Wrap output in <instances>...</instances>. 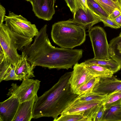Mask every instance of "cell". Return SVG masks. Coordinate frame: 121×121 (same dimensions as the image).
Returning <instances> with one entry per match:
<instances>
[{"label": "cell", "mask_w": 121, "mask_h": 121, "mask_svg": "<svg viewBox=\"0 0 121 121\" xmlns=\"http://www.w3.org/2000/svg\"><path fill=\"white\" fill-rule=\"evenodd\" d=\"M88 8L94 14L101 15L109 17V15L95 0H87Z\"/></svg>", "instance_id": "cell-23"}, {"label": "cell", "mask_w": 121, "mask_h": 121, "mask_svg": "<svg viewBox=\"0 0 121 121\" xmlns=\"http://www.w3.org/2000/svg\"><path fill=\"white\" fill-rule=\"evenodd\" d=\"M73 15L72 21L85 29H88L95 24L101 22L88 8L87 12L82 9L77 8Z\"/></svg>", "instance_id": "cell-12"}, {"label": "cell", "mask_w": 121, "mask_h": 121, "mask_svg": "<svg viewBox=\"0 0 121 121\" xmlns=\"http://www.w3.org/2000/svg\"><path fill=\"white\" fill-rule=\"evenodd\" d=\"M119 1L121 5V0H119Z\"/></svg>", "instance_id": "cell-34"}, {"label": "cell", "mask_w": 121, "mask_h": 121, "mask_svg": "<svg viewBox=\"0 0 121 121\" xmlns=\"http://www.w3.org/2000/svg\"><path fill=\"white\" fill-rule=\"evenodd\" d=\"M100 79V78L98 77L92 78L78 88L75 91L74 93L78 95H80L92 91Z\"/></svg>", "instance_id": "cell-20"}, {"label": "cell", "mask_w": 121, "mask_h": 121, "mask_svg": "<svg viewBox=\"0 0 121 121\" xmlns=\"http://www.w3.org/2000/svg\"><path fill=\"white\" fill-rule=\"evenodd\" d=\"M119 36H120V38L121 39V32L120 33V34H119Z\"/></svg>", "instance_id": "cell-32"}, {"label": "cell", "mask_w": 121, "mask_h": 121, "mask_svg": "<svg viewBox=\"0 0 121 121\" xmlns=\"http://www.w3.org/2000/svg\"><path fill=\"white\" fill-rule=\"evenodd\" d=\"M94 77L85 66L83 62L75 64L73 66L69 80L71 88L74 93L80 86Z\"/></svg>", "instance_id": "cell-9"}, {"label": "cell", "mask_w": 121, "mask_h": 121, "mask_svg": "<svg viewBox=\"0 0 121 121\" xmlns=\"http://www.w3.org/2000/svg\"><path fill=\"white\" fill-rule=\"evenodd\" d=\"M40 82L39 80L29 78L23 80L20 85L13 83L7 96H14L18 99L20 103L30 100L37 95Z\"/></svg>", "instance_id": "cell-6"}, {"label": "cell", "mask_w": 121, "mask_h": 121, "mask_svg": "<svg viewBox=\"0 0 121 121\" xmlns=\"http://www.w3.org/2000/svg\"><path fill=\"white\" fill-rule=\"evenodd\" d=\"M92 91L106 96L115 92H121V80L113 75L110 77L100 78Z\"/></svg>", "instance_id": "cell-10"}, {"label": "cell", "mask_w": 121, "mask_h": 121, "mask_svg": "<svg viewBox=\"0 0 121 121\" xmlns=\"http://www.w3.org/2000/svg\"><path fill=\"white\" fill-rule=\"evenodd\" d=\"M90 38L94 54V59L108 60L111 58L109 46L104 29L99 26H95L88 29Z\"/></svg>", "instance_id": "cell-4"}, {"label": "cell", "mask_w": 121, "mask_h": 121, "mask_svg": "<svg viewBox=\"0 0 121 121\" xmlns=\"http://www.w3.org/2000/svg\"><path fill=\"white\" fill-rule=\"evenodd\" d=\"M105 111L104 106L102 104L94 118L93 121H102Z\"/></svg>", "instance_id": "cell-26"}, {"label": "cell", "mask_w": 121, "mask_h": 121, "mask_svg": "<svg viewBox=\"0 0 121 121\" xmlns=\"http://www.w3.org/2000/svg\"><path fill=\"white\" fill-rule=\"evenodd\" d=\"M33 39L14 32L3 23L0 25V45L4 53L6 59L15 66L21 55L17 50L22 51L30 44Z\"/></svg>", "instance_id": "cell-3"}, {"label": "cell", "mask_w": 121, "mask_h": 121, "mask_svg": "<svg viewBox=\"0 0 121 121\" xmlns=\"http://www.w3.org/2000/svg\"><path fill=\"white\" fill-rule=\"evenodd\" d=\"M53 121H88L83 116L78 114L60 115Z\"/></svg>", "instance_id": "cell-24"}, {"label": "cell", "mask_w": 121, "mask_h": 121, "mask_svg": "<svg viewBox=\"0 0 121 121\" xmlns=\"http://www.w3.org/2000/svg\"><path fill=\"white\" fill-rule=\"evenodd\" d=\"M38 97L37 95L30 100L20 103L13 121H30L33 118V109Z\"/></svg>", "instance_id": "cell-14"}, {"label": "cell", "mask_w": 121, "mask_h": 121, "mask_svg": "<svg viewBox=\"0 0 121 121\" xmlns=\"http://www.w3.org/2000/svg\"><path fill=\"white\" fill-rule=\"evenodd\" d=\"M103 100L78 102L72 101L60 115L78 114L82 115L88 121L93 119L102 104Z\"/></svg>", "instance_id": "cell-7"}, {"label": "cell", "mask_w": 121, "mask_h": 121, "mask_svg": "<svg viewBox=\"0 0 121 121\" xmlns=\"http://www.w3.org/2000/svg\"><path fill=\"white\" fill-rule=\"evenodd\" d=\"M106 96V95L99 94L92 91L80 95H78L74 99V100L78 102L103 100Z\"/></svg>", "instance_id": "cell-22"}, {"label": "cell", "mask_w": 121, "mask_h": 121, "mask_svg": "<svg viewBox=\"0 0 121 121\" xmlns=\"http://www.w3.org/2000/svg\"><path fill=\"white\" fill-rule=\"evenodd\" d=\"M83 62L85 64L99 65L110 70L114 74L119 70L121 68V65L111 58L108 60L97 59L93 58L88 59Z\"/></svg>", "instance_id": "cell-16"}, {"label": "cell", "mask_w": 121, "mask_h": 121, "mask_svg": "<svg viewBox=\"0 0 121 121\" xmlns=\"http://www.w3.org/2000/svg\"><path fill=\"white\" fill-rule=\"evenodd\" d=\"M26 0L27 1H30V0Z\"/></svg>", "instance_id": "cell-35"}, {"label": "cell", "mask_w": 121, "mask_h": 121, "mask_svg": "<svg viewBox=\"0 0 121 121\" xmlns=\"http://www.w3.org/2000/svg\"><path fill=\"white\" fill-rule=\"evenodd\" d=\"M109 15L116 9L121 11V5L119 1L115 2L112 0H95Z\"/></svg>", "instance_id": "cell-21"}, {"label": "cell", "mask_w": 121, "mask_h": 121, "mask_svg": "<svg viewBox=\"0 0 121 121\" xmlns=\"http://www.w3.org/2000/svg\"><path fill=\"white\" fill-rule=\"evenodd\" d=\"M114 20L120 26H121V14L116 18Z\"/></svg>", "instance_id": "cell-31"}, {"label": "cell", "mask_w": 121, "mask_h": 121, "mask_svg": "<svg viewBox=\"0 0 121 121\" xmlns=\"http://www.w3.org/2000/svg\"><path fill=\"white\" fill-rule=\"evenodd\" d=\"M86 29L73 22L72 19L55 23L52 26L51 37L60 48L73 49L83 44L86 39Z\"/></svg>", "instance_id": "cell-2"}, {"label": "cell", "mask_w": 121, "mask_h": 121, "mask_svg": "<svg viewBox=\"0 0 121 121\" xmlns=\"http://www.w3.org/2000/svg\"><path fill=\"white\" fill-rule=\"evenodd\" d=\"M121 14V11L117 9H116L109 16V18L111 20H114L117 17Z\"/></svg>", "instance_id": "cell-29"}, {"label": "cell", "mask_w": 121, "mask_h": 121, "mask_svg": "<svg viewBox=\"0 0 121 121\" xmlns=\"http://www.w3.org/2000/svg\"><path fill=\"white\" fill-rule=\"evenodd\" d=\"M90 74L94 77L100 78L110 77L113 75L112 71L105 68L95 64H87L83 62Z\"/></svg>", "instance_id": "cell-17"}, {"label": "cell", "mask_w": 121, "mask_h": 121, "mask_svg": "<svg viewBox=\"0 0 121 121\" xmlns=\"http://www.w3.org/2000/svg\"><path fill=\"white\" fill-rule=\"evenodd\" d=\"M6 25L16 33L24 36L33 38L39 33L35 24H32L21 15H18L9 11L8 16H5Z\"/></svg>", "instance_id": "cell-5"}, {"label": "cell", "mask_w": 121, "mask_h": 121, "mask_svg": "<svg viewBox=\"0 0 121 121\" xmlns=\"http://www.w3.org/2000/svg\"><path fill=\"white\" fill-rule=\"evenodd\" d=\"M76 9L81 8L87 12L88 8L87 0H75Z\"/></svg>", "instance_id": "cell-27"}, {"label": "cell", "mask_w": 121, "mask_h": 121, "mask_svg": "<svg viewBox=\"0 0 121 121\" xmlns=\"http://www.w3.org/2000/svg\"><path fill=\"white\" fill-rule=\"evenodd\" d=\"M94 14L99 19L101 22H102L103 23L104 27H109L116 29L119 28L121 27L114 20H111L109 17L101 15Z\"/></svg>", "instance_id": "cell-25"}, {"label": "cell", "mask_w": 121, "mask_h": 121, "mask_svg": "<svg viewBox=\"0 0 121 121\" xmlns=\"http://www.w3.org/2000/svg\"><path fill=\"white\" fill-rule=\"evenodd\" d=\"M120 104H121V91L115 92L106 96L102 103L105 110L109 109L113 106Z\"/></svg>", "instance_id": "cell-19"}, {"label": "cell", "mask_w": 121, "mask_h": 121, "mask_svg": "<svg viewBox=\"0 0 121 121\" xmlns=\"http://www.w3.org/2000/svg\"><path fill=\"white\" fill-rule=\"evenodd\" d=\"M6 13L5 8L1 4H0V25L4 21V17Z\"/></svg>", "instance_id": "cell-30"}, {"label": "cell", "mask_w": 121, "mask_h": 121, "mask_svg": "<svg viewBox=\"0 0 121 121\" xmlns=\"http://www.w3.org/2000/svg\"><path fill=\"white\" fill-rule=\"evenodd\" d=\"M72 71L66 72L42 95L38 97L33 109V118L43 117L56 119L78 95L72 89L69 80Z\"/></svg>", "instance_id": "cell-1"}, {"label": "cell", "mask_w": 121, "mask_h": 121, "mask_svg": "<svg viewBox=\"0 0 121 121\" xmlns=\"http://www.w3.org/2000/svg\"><path fill=\"white\" fill-rule=\"evenodd\" d=\"M65 1L70 11L73 14L76 10L75 0H65Z\"/></svg>", "instance_id": "cell-28"}, {"label": "cell", "mask_w": 121, "mask_h": 121, "mask_svg": "<svg viewBox=\"0 0 121 121\" xmlns=\"http://www.w3.org/2000/svg\"><path fill=\"white\" fill-rule=\"evenodd\" d=\"M35 67L28 61L25 54L22 52L21 56L15 66V71L20 81H22L35 77L33 71Z\"/></svg>", "instance_id": "cell-13"}, {"label": "cell", "mask_w": 121, "mask_h": 121, "mask_svg": "<svg viewBox=\"0 0 121 121\" xmlns=\"http://www.w3.org/2000/svg\"><path fill=\"white\" fill-rule=\"evenodd\" d=\"M20 102L16 97L11 96L0 103V121H13Z\"/></svg>", "instance_id": "cell-11"}, {"label": "cell", "mask_w": 121, "mask_h": 121, "mask_svg": "<svg viewBox=\"0 0 121 121\" xmlns=\"http://www.w3.org/2000/svg\"><path fill=\"white\" fill-rule=\"evenodd\" d=\"M121 121V104L105 110L102 121Z\"/></svg>", "instance_id": "cell-18"}, {"label": "cell", "mask_w": 121, "mask_h": 121, "mask_svg": "<svg viewBox=\"0 0 121 121\" xmlns=\"http://www.w3.org/2000/svg\"><path fill=\"white\" fill-rule=\"evenodd\" d=\"M115 2H117L119 1V0H112Z\"/></svg>", "instance_id": "cell-33"}, {"label": "cell", "mask_w": 121, "mask_h": 121, "mask_svg": "<svg viewBox=\"0 0 121 121\" xmlns=\"http://www.w3.org/2000/svg\"><path fill=\"white\" fill-rule=\"evenodd\" d=\"M56 0H30L32 10L38 17L45 20L52 19L55 13Z\"/></svg>", "instance_id": "cell-8"}, {"label": "cell", "mask_w": 121, "mask_h": 121, "mask_svg": "<svg viewBox=\"0 0 121 121\" xmlns=\"http://www.w3.org/2000/svg\"><path fill=\"white\" fill-rule=\"evenodd\" d=\"M10 80H20V79L15 73V66L5 57L0 59V82Z\"/></svg>", "instance_id": "cell-15"}]
</instances>
